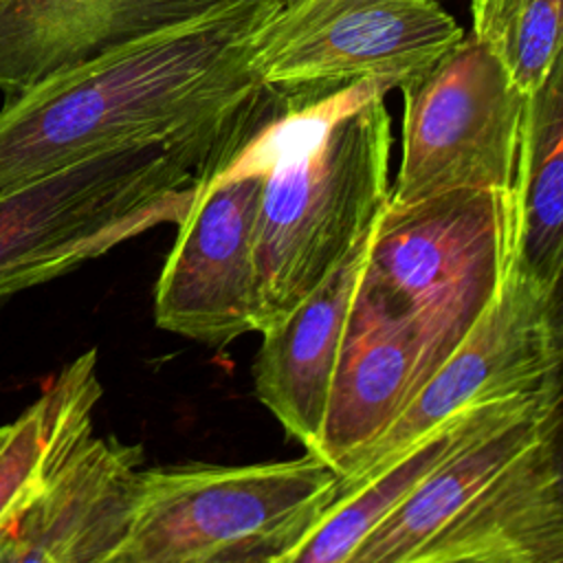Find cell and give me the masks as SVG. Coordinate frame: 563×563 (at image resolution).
Listing matches in <instances>:
<instances>
[{
  "label": "cell",
  "mask_w": 563,
  "mask_h": 563,
  "mask_svg": "<svg viewBox=\"0 0 563 563\" xmlns=\"http://www.w3.org/2000/svg\"><path fill=\"white\" fill-rule=\"evenodd\" d=\"M279 4L227 0L147 29L7 97L0 194L73 161L134 145L229 150L266 86L255 42Z\"/></svg>",
  "instance_id": "1"
},
{
  "label": "cell",
  "mask_w": 563,
  "mask_h": 563,
  "mask_svg": "<svg viewBox=\"0 0 563 563\" xmlns=\"http://www.w3.org/2000/svg\"><path fill=\"white\" fill-rule=\"evenodd\" d=\"M387 79L264 86L233 152L262 172L255 227L257 334L365 238L389 198Z\"/></svg>",
  "instance_id": "2"
},
{
  "label": "cell",
  "mask_w": 563,
  "mask_h": 563,
  "mask_svg": "<svg viewBox=\"0 0 563 563\" xmlns=\"http://www.w3.org/2000/svg\"><path fill=\"white\" fill-rule=\"evenodd\" d=\"M213 158L189 145L99 152L0 194V306L114 246L180 224Z\"/></svg>",
  "instance_id": "3"
},
{
  "label": "cell",
  "mask_w": 563,
  "mask_h": 563,
  "mask_svg": "<svg viewBox=\"0 0 563 563\" xmlns=\"http://www.w3.org/2000/svg\"><path fill=\"white\" fill-rule=\"evenodd\" d=\"M336 495V471L306 451L255 464L143 468L117 563H292Z\"/></svg>",
  "instance_id": "4"
},
{
  "label": "cell",
  "mask_w": 563,
  "mask_h": 563,
  "mask_svg": "<svg viewBox=\"0 0 563 563\" xmlns=\"http://www.w3.org/2000/svg\"><path fill=\"white\" fill-rule=\"evenodd\" d=\"M398 90L402 147L389 207L464 189L515 191L528 95L473 33Z\"/></svg>",
  "instance_id": "5"
},
{
  "label": "cell",
  "mask_w": 563,
  "mask_h": 563,
  "mask_svg": "<svg viewBox=\"0 0 563 563\" xmlns=\"http://www.w3.org/2000/svg\"><path fill=\"white\" fill-rule=\"evenodd\" d=\"M559 378L561 363L545 319V288L515 251L464 339L391 424L336 475L334 499L449 420Z\"/></svg>",
  "instance_id": "6"
},
{
  "label": "cell",
  "mask_w": 563,
  "mask_h": 563,
  "mask_svg": "<svg viewBox=\"0 0 563 563\" xmlns=\"http://www.w3.org/2000/svg\"><path fill=\"white\" fill-rule=\"evenodd\" d=\"M501 273L457 286L402 314L352 308L323 427L310 453L336 475L343 473L464 339Z\"/></svg>",
  "instance_id": "7"
},
{
  "label": "cell",
  "mask_w": 563,
  "mask_h": 563,
  "mask_svg": "<svg viewBox=\"0 0 563 563\" xmlns=\"http://www.w3.org/2000/svg\"><path fill=\"white\" fill-rule=\"evenodd\" d=\"M462 35L438 0H292L262 26L255 66L268 86L387 79L398 88Z\"/></svg>",
  "instance_id": "8"
},
{
  "label": "cell",
  "mask_w": 563,
  "mask_h": 563,
  "mask_svg": "<svg viewBox=\"0 0 563 563\" xmlns=\"http://www.w3.org/2000/svg\"><path fill=\"white\" fill-rule=\"evenodd\" d=\"M260 196L262 172L233 147L202 174L154 288L158 328L211 347L257 332Z\"/></svg>",
  "instance_id": "9"
},
{
  "label": "cell",
  "mask_w": 563,
  "mask_h": 563,
  "mask_svg": "<svg viewBox=\"0 0 563 563\" xmlns=\"http://www.w3.org/2000/svg\"><path fill=\"white\" fill-rule=\"evenodd\" d=\"M515 191L464 189L407 207L385 205L374 224L354 310L402 314L475 279L515 253Z\"/></svg>",
  "instance_id": "10"
},
{
  "label": "cell",
  "mask_w": 563,
  "mask_h": 563,
  "mask_svg": "<svg viewBox=\"0 0 563 563\" xmlns=\"http://www.w3.org/2000/svg\"><path fill=\"white\" fill-rule=\"evenodd\" d=\"M143 444L81 435L0 545V563H117L143 475Z\"/></svg>",
  "instance_id": "11"
},
{
  "label": "cell",
  "mask_w": 563,
  "mask_h": 563,
  "mask_svg": "<svg viewBox=\"0 0 563 563\" xmlns=\"http://www.w3.org/2000/svg\"><path fill=\"white\" fill-rule=\"evenodd\" d=\"M559 422L506 462L413 563H563Z\"/></svg>",
  "instance_id": "12"
},
{
  "label": "cell",
  "mask_w": 563,
  "mask_h": 563,
  "mask_svg": "<svg viewBox=\"0 0 563 563\" xmlns=\"http://www.w3.org/2000/svg\"><path fill=\"white\" fill-rule=\"evenodd\" d=\"M372 231L277 323L260 332L262 343L253 361L255 396L306 451L317 444L323 427Z\"/></svg>",
  "instance_id": "13"
},
{
  "label": "cell",
  "mask_w": 563,
  "mask_h": 563,
  "mask_svg": "<svg viewBox=\"0 0 563 563\" xmlns=\"http://www.w3.org/2000/svg\"><path fill=\"white\" fill-rule=\"evenodd\" d=\"M227 0H0V90L11 97L101 48Z\"/></svg>",
  "instance_id": "14"
},
{
  "label": "cell",
  "mask_w": 563,
  "mask_h": 563,
  "mask_svg": "<svg viewBox=\"0 0 563 563\" xmlns=\"http://www.w3.org/2000/svg\"><path fill=\"white\" fill-rule=\"evenodd\" d=\"M561 383L519 413L484 431L444 460L354 552L352 563H413L418 550L440 532L464 504L528 446L559 422Z\"/></svg>",
  "instance_id": "15"
},
{
  "label": "cell",
  "mask_w": 563,
  "mask_h": 563,
  "mask_svg": "<svg viewBox=\"0 0 563 563\" xmlns=\"http://www.w3.org/2000/svg\"><path fill=\"white\" fill-rule=\"evenodd\" d=\"M471 409L431 431L378 473L339 495L292 554V563H352L354 552L444 460L484 431L526 409L552 385Z\"/></svg>",
  "instance_id": "16"
},
{
  "label": "cell",
  "mask_w": 563,
  "mask_h": 563,
  "mask_svg": "<svg viewBox=\"0 0 563 563\" xmlns=\"http://www.w3.org/2000/svg\"><path fill=\"white\" fill-rule=\"evenodd\" d=\"M103 396L97 352L64 365L13 420L0 446V545L70 446L92 431Z\"/></svg>",
  "instance_id": "17"
},
{
  "label": "cell",
  "mask_w": 563,
  "mask_h": 563,
  "mask_svg": "<svg viewBox=\"0 0 563 563\" xmlns=\"http://www.w3.org/2000/svg\"><path fill=\"white\" fill-rule=\"evenodd\" d=\"M515 207L517 257L548 288L563 260V51L526 97Z\"/></svg>",
  "instance_id": "18"
},
{
  "label": "cell",
  "mask_w": 563,
  "mask_h": 563,
  "mask_svg": "<svg viewBox=\"0 0 563 563\" xmlns=\"http://www.w3.org/2000/svg\"><path fill=\"white\" fill-rule=\"evenodd\" d=\"M471 33L530 95L563 51V0H471Z\"/></svg>",
  "instance_id": "19"
},
{
  "label": "cell",
  "mask_w": 563,
  "mask_h": 563,
  "mask_svg": "<svg viewBox=\"0 0 563 563\" xmlns=\"http://www.w3.org/2000/svg\"><path fill=\"white\" fill-rule=\"evenodd\" d=\"M545 319H548L552 347L563 369V260L552 282L545 288Z\"/></svg>",
  "instance_id": "20"
},
{
  "label": "cell",
  "mask_w": 563,
  "mask_h": 563,
  "mask_svg": "<svg viewBox=\"0 0 563 563\" xmlns=\"http://www.w3.org/2000/svg\"><path fill=\"white\" fill-rule=\"evenodd\" d=\"M7 433H9V422H7V424H0V446H2L4 438H7Z\"/></svg>",
  "instance_id": "21"
},
{
  "label": "cell",
  "mask_w": 563,
  "mask_h": 563,
  "mask_svg": "<svg viewBox=\"0 0 563 563\" xmlns=\"http://www.w3.org/2000/svg\"><path fill=\"white\" fill-rule=\"evenodd\" d=\"M268 2H273V4H279V7H284V4H288V2H292V0H268Z\"/></svg>",
  "instance_id": "22"
}]
</instances>
